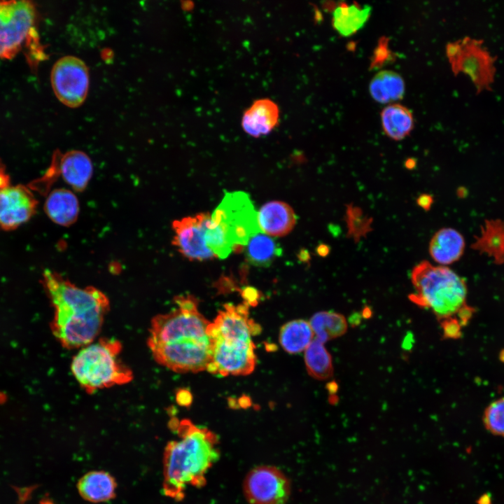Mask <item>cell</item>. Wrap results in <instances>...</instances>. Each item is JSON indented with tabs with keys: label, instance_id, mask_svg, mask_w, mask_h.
Masks as SVG:
<instances>
[{
	"label": "cell",
	"instance_id": "cell-17",
	"mask_svg": "<svg viewBox=\"0 0 504 504\" xmlns=\"http://www.w3.org/2000/svg\"><path fill=\"white\" fill-rule=\"evenodd\" d=\"M279 111L277 105L269 99L255 101L246 111L241 120L244 131L255 137L267 134L276 125Z\"/></svg>",
	"mask_w": 504,
	"mask_h": 504
},
{
	"label": "cell",
	"instance_id": "cell-34",
	"mask_svg": "<svg viewBox=\"0 0 504 504\" xmlns=\"http://www.w3.org/2000/svg\"><path fill=\"white\" fill-rule=\"evenodd\" d=\"M248 400V398L246 397L241 398L239 401L240 405L243 407H247L248 404L250 405V402H247Z\"/></svg>",
	"mask_w": 504,
	"mask_h": 504
},
{
	"label": "cell",
	"instance_id": "cell-14",
	"mask_svg": "<svg viewBox=\"0 0 504 504\" xmlns=\"http://www.w3.org/2000/svg\"><path fill=\"white\" fill-rule=\"evenodd\" d=\"M38 201L28 186L0 188V227L12 230L27 222L36 213Z\"/></svg>",
	"mask_w": 504,
	"mask_h": 504
},
{
	"label": "cell",
	"instance_id": "cell-12",
	"mask_svg": "<svg viewBox=\"0 0 504 504\" xmlns=\"http://www.w3.org/2000/svg\"><path fill=\"white\" fill-rule=\"evenodd\" d=\"M211 216L200 213L175 220L172 223L173 245L190 260L203 261L216 258L207 246L206 236Z\"/></svg>",
	"mask_w": 504,
	"mask_h": 504
},
{
	"label": "cell",
	"instance_id": "cell-11",
	"mask_svg": "<svg viewBox=\"0 0 504 504\" xmlns=\"http://www.w3.org/2000/svg\"><path fill=\"white\" fill-rule=\"evenodd\" d=\"M212 341V363L206 370L222 376L247 375L256 364L255 346L252 342L230 341L210 337Z\"/></svg>",
	"mask_w": 504,
	"mask_h": 504
},
{
	"label": "cell",
	"instance_id": "cell-22",
	"mask_svg": "<svg viewBox=\"0 0 504 504\" xmlns=\"http://www.w3.org/2000/svg\"><path fill=\"white\" fill-rule=\"evenodd\" d=\"M382 125L385 134L396 141L406 137L414 127L411 111L398 104L385 107L381 113Z\"/></svg>",
	"mask_w": 504,
	"mask_h": 504
},
{
	"label": "cell",
	"instance_id": "cell-28",
	"mask_svg": "<svg viewBox=\"0 0 504 504\" xmlns=\"http://www.w3.org/2000/svg\"><path fill=\"white\" fill-rule=\"evenodd\" d=\"M483 421L489 432L504 437V397L493 401L487 406Z\"/></svg>",
	"mask_w": 504,
	"mask_h": 504
},
{
	"label": "cell",
	"instance_id": "cell-29",
	"mask_svg": "<svg viewBox=\"0 0 504 504\" xmlns=\"http://www.w3.org/2000/svg\"><path fill=\"white\" fill-rule=\"evenodd\" d=\"M241 295L246 300V303L251 305H255L258 303V299L259 297L258 290L253 287H246Z\"/></svg>",
	"mask_w": 504,
	"mask_h": 504
},
{
	"label": "cell",
	"instance_id": "cell-23",
	"mask_svg": "<svg viewBox=\"0 0 504 504\" xmlns=\"http://www.w3.org/2000/svg\"><path fill=\"white\" fill-rule=\"evenodd\" d=\"M370 92L377 102L386 104L402 99L405 83L397 73L384 70L377 74L370 83Z\"/></svg>",
	"mask_w": 504,
	"mask_h": 504
},
{
	"label": "cell",
	"instance_id": "cell-15",
	"mask_svg": "<svg viewBox=\"0 0 504 504\" xmlns=\"http://www.w3.org/2000/svg\"><path fill=\"white\" fill-rule=\"evenodd\" d=\"M296 218L292 208L279 201L265 204L258 213V222L261 232L272 237H282L288 234L294 227Z\"/></svg>",
	"mask_w": 504,
	"mask_h": 504
},
{
	"label": "cell",
	"instance_id": "cell-18",
	"mask_svg": "<svg viewBox=\"0 0 504 504\" xmlns=\"http://www.w3.org/2000/svg\"><path fill=\"white\" fill-rule=\"evenodd\" d=\"M79 202L74 192L66 188L50 191L45 201L44 211L55 223L68 227L74 224L79 214Z\"/></svg>",
	"mask_w": 504,
	"mask_h": 504
},
{
	"label": "cell",
	"instance_id": "cell-27",
	"mask_svg": "<svg viewBox=\"0 0 504 504\" xmlns=\"http://www.w3.org/2000/svg\"><path fill=\"white\" fill-rule=\"evenodd\" d=\"M304 362L309 375L317 379H327L333 373L332 358L324 343L316 338L304 351Z\"/></svg>",
	"mask_w": 504,
	"mask_h": 504
},
{
	"label": "cell",
	"instance_id": "cell-7",
	"mask_svg": "<svg viewBox=\"0 0 504 504\" xmlns=\"http://www.w3.org/2000/svg\"><path fill=\"white\" fill-rule=\"evenodd\" d=\"M36 9L29 1H0V58L10 59L29 39Z\"/></svg>",
	"mask_w": 504,
	"mask_h": 504
},
{
	"label": "cell",
	"instance_id": "cell-32",
	"mask_svg": "<svg viewBox=\"0 0 504 504\" xmlns=\"http://www.w3.org/2000/svg\"><path fill=\"white\" fill-rule=\"evenodd\" d=\"M10 185L9 176L6 172L4 165L0 162V188Z\"/></svg>",
	"mask_w": 504,
	"mask_h": 504
},
{
	"label": "cell",
	"instance_id": "cell-3",
	"mask_svg": "<svg viewBox=\"0 0 504 504\" xmlns=\"http://www.w3.org/2000/svg\"><path fill=\"white\" fill-rule=\"evenodd\" d=\"M411 281L414 292L409 295L410 300L430 309L440 322L454 319L463 326L470 318L466 283L447 266L421 261L412 269Z\"/></svg>",
	"mask_w": 504,
	"mask_h": 504
},
{
	"label": "cell",
	"instance_id": "cell-1",
	"mask_svg": "<svg viewBox=\"0 0 504 504\" xmlns=\"http://www.w3.org/2000/svg\"><path fill=\"white\" fill-rule=\"evenodd\" d=\"M41 283L54 309L51 328L62 346L80 349L94 342L110 309V301L99 289L77 286L61 274L45 270Z\"/></svg>",
	"mask_w": 504,
	"mask_h": 504
},
{
	"label": "cell",
	"instance_id": "cell-30",
	"mask_svg": "<svg viewBox=\"0 0 504 504\" xmlns=\"http://www.w3.org/2000/svg\"><path fill=\"white\" fill-rule=\"evenodd\" d=\"M416 203L425 211H428L433 203V198L430 195L424 193L417 197Z\"/></svg>",
	"mask_w": 504,
	"mask_h": 504
},
{
	"label": "cell",
	"instance_id": "cell-20",
	"mask_svg": "<svg viewBox=\"0 0 504 504\" xmlns=\"http://www.w3.org/2000/svg\"><path fill=\"white\" fill-rule=\"evenodd\" d=\"M371 11L372 8L368 5L341 4L333 10L332 25L340 34L349 36L365 25Z\"/></svg>",
	"mask_w": 504,
	"mask_h": 504
},
{
	"label": "cell",
	"instance_id": "cell-9",
	"mask_svg": "<svg viewBox=\"0 0 504 504\" xmlns=\"http://www.w3.org/2000/svg\"><path fill=\"white\" fill-rule=\"evenodd\" d=\"M50 82L60 102L70 108L78 107L86 99L89 90L88 66L76 56L62 57L52 66Z\"/></svg>",
	"mask_w": 504,
	"mask_h": 504
},
{
	"label": "cell",
	"instance_id": "cell-21",
	"mask_svg": "<svg viewBox=\"0 0 504 504\" xmlns=\"http://www.w3.org/2000/svg\"><path fill=\"white\" fill-rule=\"evenodd\" d=\"M314 337L309 321L303 319L287 322L281 328L279 332L280 344L289 354L304 351Z\"/></svg>",
	"mask_w": 504,
	"mask_h": 504
},
{
	"label": "cell",
	"instance_id": "cell-6",
	"mask_svg": "<svg viewBox=\"0 0 504 504\" xmlns=\"http://www.w3.org/2000/svg\"><path fill=\"white\" fill-rule=\"evenodd\" d=\"M446 52L453 72L468 75L478 92L491 89L495 75V59L482 41L465 37L447 44Z\"/></svg>",
	"mask_w": 504,
	"mask_h": 504
},
{
	"label": "cell",
	"instance_id": "cell-13",
	"mask_svg": "<svg viewBox=\"0 0 504 504\" xmlns=\"http://www.w3.org/2000/svg\"><path fill=\"white\" fill-rule=\"evenodd\" d=\"M248 304L237 306L224 305L213 323H210L207 334L210 337H220L230 341L251 342V336L261 331L260 326L248 318Z\"/></svg>",
	"mask_w": 504,
	"mask_h": 504
},
{
	"label": "cell",
	"instance_id": "cell-5",
	"mask_svg": "<svg viewBox=\"0 0 504 504\" xmlns=\"http://www.w3.org/2000/svg\"><path fill=\"white\" fill-rule=\"evenodd\" d=\"M122 348L118 340L101 338L80 348L74 356L71 372L86 393L124 385L133 379L132 370L119 357Z\"/></svg>",
	"mask_w": 504,
	"mask_h": 504
},
{
	"label": "cell",
	"instance_id": "cell-24",
	"mask_svg": "<svg viewBox=\"0 0 504 504\" xmlns=\"http://www.w3.org/2000/svg\"><path fill=\"white\" fill-rule=\"evenodd\" d=\"M245 248L247 261L257 267L270 266L282 253L275 240L262 232L253 234Z\"/></svg>",
	"mask_w": 504,
	"mask_h": 504
},
{
	"label": "cell",
	"instance_id": "cell-31",
	"mask_svg": "<svg viewBox=\"0 0 504 504\" xmlns=\"http://www.w3.org/2000/svg\"><path fill=\"white\" fill-rule=\"evenodd\" d=\"M176 400L178 403L183 406H188L191 403V393L186 390H181L176 395Z\"/></svg>",
	"mask_w": 504,
	"mask_h": 504
},
{
	"label": "cell",
	"instance_id": "cell-16",
	"mask_svg": "<svg viewBox=\"0 0 504 504\" xmlns=\"http://www.w3.org/2000/svg\"><path fill=\"white\" fill-rule=\"evenodd\" d=\"M465 243L463 236L456 230L444 227L432 237L428 252L439 265L447 266L458 261L463 255Z\"/></svg>",
	"mask_w": 504,
	"mask_h": 504
},
{
	"label": "cell",
	"instance_id": "cell-10",
	"mask_svg": "<svg viewBox=\"0 0 504 504\" xmlns=\"http://www.w3.org/2000/svg\"><path fill=\"white\" fill-rule=\"evenodd\" d=\"M244 493L249 504H285L290 493L286 476L273 466L251 470L244 482Z\"/></svg>",
	"mask_w": 504,
	"mask_h": 504
},
{
	"label": "cell",
	"instance_id": "cell-25",
	"mask_svg": "<svg viewBox=\"0 0 504 504\" xmlns=\"http://www.w3.org/2000/svg\"><path fill=\"white\" fill-rule=\"evenodd\" d=\"M475 248L493 257L495 261H504V221L488 220L477 237Z\"/></svg>",
	"mask_w": 504,
	"mask_h": 504
},
{
	"label": "cell",
	"instance_id": "cell-8",
	"mask_svg": "<svg viewBox=\"0 0 504 504\" xmlns=\"http://www.w3.org/2000/svg\"><path fill=\"white\" fill-rule=\"evenodd\" d=\"M92 174V162L85 153L78 150L64 153L55 150L45 174L29 186L33 190L48 193L51 184L61 176L74 191L82 192L88 185Z\"/></svg>",
	"mask_w": 504,
	"mask_h": 504
},
{
	"label": "cell",
	"instance_id": "cell-26",
	"mask_svg": "<svg viewBox=\"0 0 504 504\" xmlns=\"http://www.w3.org/2000/svg\"><path fill=\"white\" fill-rule=\"evenodd\" d=\"M314 338L323 343L343 335L347 330L345 317L333 312H320L314 314L309 321Z\"/></svg>",
	"mask_w": 504,
	"mask_h": 504
},
{
	"label": "cell",
	"instance_id": "cell-4",
	"mask_svg": "<svg viewBox=\"0 0 504 504\" xmlns=\"http://www.w3.org/2000/svg\"><path fill=\"white\" fill-rule=\"evenodd\" d=\"M261 232L249 196L244 192H226L211 216L206 241L216 258H227L231 252H241L249 239Z\"/></svg>",
	"mask_w": 504,
	"mask_h": 504
},
{
	"label": "cell",
	"instance_id": "cell-2",
	"mask_svg": "<svg viewBox=\"0 0 504 504\" xmlns=\"http://www.w3.org/2000/svg\"><path fill=\"white\" fill-rule=\"evenodd\" d=\"M172 419L170 426L178 439L169 441L163 455L164 494L176 501L185 497L187 486L201 487L206 483L205 474L218 459L217 436L188 419Z\"/></svg>",
	"mask_w": 504,
	"mask_h": 504
},
{
	"label": "cell",
	"instance_id": "cell-19",
	"mask_svg": "<svg viewBox=\"0 0 504 504\" xmlns=\"http://www.w3.org/2000/svg\"><path fill=\"white\" fill-rule=\"evenodd\" d=\"M116 488L115 478L103 470L87 472L80 478L77 484L80 496L91 503L106 502L114 498Z\"/></svg>",
	"mask_w": 504,
	"mask_h": 504
},
{
	"label": "cell",
	"instance_id": "cell-33",
	"mask_svg": "<svg viewBox=\"0 0 504 504\" xmlns=\"http://www.w3.org/2000/svg\"><path fill=\"white\" fill-rule=\"evenodd\" d=\"M329 252V248L325 244H321L317 248V253L321 256H326Z\"/></svg>",
	"mask_w": 504,
	"mask_h": 504
}]
</instances>
